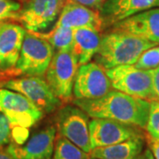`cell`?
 Returning a JSON list of instances; mask_svg holds the SVG:
<instances>
[{
    "label": "cell",
    "instance_id": "1",
    "mask_svg": "<svg viewBox=\"0 0 159 159\" xmlns=\"http://www.w3.org/2000/svg\"><path fill=\"white\" fill-rule=\"evenodd\" d=\"M74 103L93 119H111L142 129L146 128L150 109V101L118 90L97 99H75Z\"/></svg>",
    "mask_w": 159,
    "mask_h": 159
},
{
    "label": "cell",
    "instance_id": "2",
    "mask_svg": "<svg viewBox=\"0 0 159 159\" xmlns=\"http://www.w3.org/2000/svg\"><path fill=\"white\" fill-rule=\"evenodd\" d=\"M156 45L131 34L111 31L101 37L99 49L94 59L95 63L104 70L134 65L144 51Z\"/></svg>",
    "mask_w": 159,
    "mask_h": 159
},
{
    "label": "cell",
    "instance_id": "3",
    "mask_svg": "<svg viewBox=\"0 0 159 159\" xmlns=\"http://www.w3.org/2000/svg\"><path fill=\"white\" fill-rule=\"evenodd\" d=\"M111 88L129 96L157 101L152 82V70H142L134 65L119 66L105 70Z\"/></svg>",
    "mask_w": 159,
    "mask_h": 159
},
{
    "label": "cell",
    "instance_id": "4",
    "mask_svg": "<svg viewBox=\"0 0 159 159\" xmlns=\"http://www.w3.org/2000/svg\"><path fill=\"white\" fill-rule=\"evenodd\" d=\"M54 55L51 45L27 31L13 74L43 77Z\"/></svg>",
    "mask_w": 159,
    "mask_h": 159
},
{
    "label": "cell",
    "instance_id": "5",
    "mask_svg": "<svg viewBox=\"0 0 159 159\" xmlns=\"http://www.w3.org/2000/svg\"><path fill=\"white\" fill-rule=\"evenodd\" d=\"M78 64L72 51L54 53L45 73V80L55 96L63 102H68L73 97L74 79Z\"/></svg>",
    "mask_w": 159,
    "mask_h": 159
},
{
    "label": "cell",
    "instance_id": "6",
    "mask_svg": "<svg viewBox=\"0 0 159 159\" xmlns=\"http://www.w3.org/2000/svg\"><path fill=\"white\" fill-rule=\"evenodd\" d=\"M0 111L12 128L28 130L43 118V112L22 94L7 89H0Z\"/></svg>",
    "mask_w": 159,
    "mask_h": 159
},
{
    "label": "cell",
    "instance_id": "7",
    "mask_svg": "<svg viewBox=\"0 0 159 159\" xmlns=\"http://www.w3.org/2000/svg\"><path fill=\"white\" fill-rule=\"evenodd\" d=\"M57 125L59 135L66 138L86 153H90L89 120L85 111L76 105L65 106L57 113Z\"/></svg>",
    "mask_w": 159,
    "mask_h": 159
},
{
    "label": "cell",
    "instance_id": "8",
    "mask_svg": "<svg viewBox=\"0 0 159 159\" xmlns=\"http://www.w3.org/2000/svg\"><path fill=\"white\" fill-rule=\"evenodd\" d=\"M5 89L22 94L43 113H51L62 104L46 80L40 76H26L10 80L5 84Z\"/></svg>",
    "mask_w": 159,
    "mask_h": 159
},
{
    "label": "cell",
    "instance_id": "9",
    "mask_svg": "<svg viewBox=\"0 0 159 159\" xmlns=\"http://www.w3.org/2000/svg\"><path fill=\"white\" fill-rule=\"evenodd\" d=\"M111 89V80L105 70L97 63H87L77 69L73 89L75 99H97L106 95Z\"/></svg>",
    "mask_w": 159,
    "mask_h": 159
},
{
    "label": "cell",
    "instance_id": "10",
    "mask_svg": "<svg viewBox=\"0 0 159 159\" xmlns=\"http://www.w3.org/2000/svg\"><path fill=\"white\" fill-rule=\"evenodd\" d=\"M21 6L18 20L29 32L45 30L56 20L66 0H26Z\"/></svg>",
    "mask_w": 159,
    "mask_h": 159
},
{
    "label": "cell",
    "instance_id": "11",
    "mask_svg": "<svg viewBox=\"0 0 159 159\" xmlns=\"http://www.w3.org/2000/svg\"><path fill=\"white\" fill-rule=\"evenodd\" d=\"M142 136L139 127L107 119H93L89 121L91 148H100Z\"/></svg>",
    "mask_w": 159,
    "mask_h": 159
},
{
    "label": "cell",
    "instance_id": "12",
    "mask_svg": "<svg viewBox=\"0 0 159 159\" xmlns=\"http://www.w3.org/2000/svg\"><path fill=\"white\" fill-rule=\"evenodd\" d=\"M26 32L20 24L0 21V73L13 74Z\"/></svg>",
    "mask_w": 159,
    "mask_h": 159
},
{
    "label": "cell",
    "instance_id": "13",
    "mask_svg": "<svg viewBox=\"0 0 159 159\" xmlns=\"http://www.w3.org/2000/svg\"><path fill=\"white\" fill-rule=\"evenodd\" d=\"M111 27V31L131 34L159 45V7L139 12Z\"/></svg>",
    "mask_w": 159,
    "mask_h": 159
},
{
    "label": "cell",
    "instance_id": "14",
    "mask_svg": "<svg viewBox=\"0 0 159 159\" xmlns=\"http://www.w3.org/2000/svg\"><path fill=\"white\" fill-rule=\"evenodd\" d=\"M56 127L51 125L35 133L24 146L10 143L9 153L15 159H52Z\"/></svg>",
    "mask_w": 159,
    "mask_h": 159
},
{
    "label": "cell",
    "instance_id": "15",
    "mask_svg": "<svg viewBox=\"0 0 159 159\" xmlns=\"http://www.w3.org/2000/svg\"><path fill=\"white\" fill-rule=\"evenodd\" d=\"M158 7L159 0H105L99 12L103 25L112 26L139 12Z\"/></svg>",
    "mask_w": 159,
    "mask_h": 159
},
{
    "label": "cell",
    "instance_id": "16",
    "mask_svg": "<svg viewBox=\"0 0 159 159\" xmlns=\"http://www.w3.org/2000/svg\"><path fill=\"white\" fill-rule=\"evenodd\" d=\"M55 25L72 29L89 28L100 32L103 21L99 11L76 3L66 2Z\"/></svg>",
    "mask_w": 159,
    "mask_h": 159
},
{
    "label": "cell",
    "instance_id": "17",
    "mask_svg": "<svg viewBox=\"0 0 159 159\" xmlns=\"http://www.w3.org/2000/svg\"><path fill=\"white\" fill-rule=\"evenodd\" d=\"M99 31L89 28L74 29V41L71 51L78 66L89 63L99 49L101 36Z\"/></svg>",
    "mask_w": 159,
    "mask_h": 159
},
{
    "label": "cell",
    "instance_id": "18",
    "mask_svg": "<svg viewBox=\"0 0 159 159\" xmlns=\"http://www.w3.org/2000/svg\"><path fill=\"white\" fill-rule=\"evenodd\" d=\"M143 147V136L135 137L113 145L93 148L89 157L95 159H134L142 154Z\"/></svg>",
    "mask_w": 159,
    "mask_h": 159
},
{
    "label": "cell",
    "instance_id": "19",
    "mask_svg": "<svg viewBox=\"0 0 159 159\" xmlns=\"http://www.w3.org/2000/svg\"><path fill=\"white\" fill-rule=\"evenodd\" d=\"M42 39L48 42L54 51H70L72 49L74 41V29L57 26L52 29L51 31L45 32H32Z\"/></svg>",
    "mask_w": 159,
    "mask_h": 159
},
{
    "label": "cell",
    "instance_id": "20",
    "mask_svg": "<svg viewBox=\"0 0 159 159\" xmlns=\"http://www.w3.org/2000/svg\"><path fill=\"white\" fill-rule=\"evenodd\" d=\"M89 154L86 153L65 137H57L54 146L52 159H89Z\"/></svg>",
    "mask_w": 159,
    "mask_h": 159
},
{
    "label": "cell",
    "instance_id": "21",
    "mask_svg": "<svg viewBox=\"0 0 159 159\" xmlns=\"http://www.w3.org/2000/svg\"><path fill=\"white\" fill-rule=\"evenodd\" d=\"M142 70H153L159 66V45H156L144 51L134 65Z\"/></svg>",
    "mask_w": 159,
    "mask_h": 159
},
{
    "label": "cell",
    "instance_id": "22",
    "mask_svg": "<svg viewBox=\"0 0 159 159\" xmlns=\"http://www.w3.org/2000/svg\"><path fill=\"white\" fill-rule=\"evenodd\" d=\"M146 131L148 137L159 142V101H151Z\"/></svg>",
    "mask_w": 159,
    "mask_h": 159
},
{
    "label": "cell",
    "instance_id": "23",
    "mask_svg": "<svg viewBox=\"0 0 159 159\" xmlns=\"http://www.w3.org/2000/svg\"><path fill=\"white\" fill-rule=\"evenodd\" d=\"M21 6L18 0H0V21L18 20Z\"/></svg>",
    "mask_w": 159,
    "mask_h": 159
},
{
    "label": "cell",
    "instance_id": "24",
    "mask_svg": "<svg viewBox=\"0 0 159 159\" xmlns=\"http://www.w3.org/2000/svg\"><path fill=\"white\" fill-rule=\"evenodd\" d=\"M12 127L5 114L0 111V147H4L12 139Z\"/></svg>",
    "mask_w": 159,
    "mask_h": 159
},
{
    "label": "cell",
    "instance_id": "25",
    "mask_svg": "<svg viewBox=\"0 0 159 159\" xmlns=\"http://www.w3.org/2000/svg\"><path fill=\"white\" fill-rule=\"evenodd\" d=\"M105 0H66V2H72V3H76L81 6H87L92 9H95L99 11L101 9V6L103 4Z\"/></svg>",
    "mask_w": 159,
    "mask_h": 159
},
{
    "label": "cell",
    "instance_id": "26",
    "mask_svg": "<svg viewBox=\"0 0 159 159\" xmlns=\"http://www.w3.org/2000/svg\"><path fill=\"white\" fill-rule=\"evenodd\" d=\"M152 82L157 101H159V66L152 70Z\"/></svg>",
    "mask_w": 159,
    "mask_h": 159
},
{
    "label": "cell",
    "instance_id": "27",
    "mask_svg": "<svg viewBox=\"0 0 159 159\" xmlns=\"http://www.w3.org/2000/svg\"><path fill=\"white\" fill-rule=\"evenodd\" d=\"M148 148L151 150L155 159H159V142L148 137Z\"/></svg>",
    "mask_w": 159,
    "mask_h": 159
},
{
    "label": "cell",
    "instance_id": "28",
    "mask_svg": "<svg viewBox=\"0 0 159 159\" xmlns=\"http://www.w3.org/2000/svg\"><path fill=\"white\" fill-rule=\"evenodd\" d=\"M0 159H15L11 154L9 153V151L7 150V148H4L3 147H0Z\"/></svg>",
    "mask_w": 159,
    "mask_h": 159
},
{
    "label": "cell",
    "instance_id": "29",
    "mask_svg": "<svg viewBox=\"0 0 159 159\" xmlns=\"http://www.w3.org/2000/svg\"><path fill=\"white\" fill-rule=\"evenodd\" d=\"M139 159H155V157H154L151 150L149 148H147L144 151H142V154L139 157Z\"/></svg>",
    "mask_w": 159,
    "mask_h": 159
},
{
    "label": "cell",
    "instance_id": "30",
    "mask_svg": "<svg viewBox=\"0 0 159 159\" xmlns=\"http://www.w3.org/2000/svg\"><path fill=\"white\" fill-rule=\"evenodd\" d=\"M139 157H140V156H139ZM139 157H135V158H134V159H139ZM89 159H95V158H89Z\"/></svg>",
    "mask_w": 159,
    "mask_h": 159
},
{
    "label": "cell",
    "instance_id": "31",
    "mask_svg": "<svg viewBox=\"0 0 159 159\" xmlns=\"http://www.w3.org/2000/svg\"><path fill=\"white\" fill-rule=\"evenodd\" d=\"M18 1H20V2H24V1H26V0H18Z\"/></svg>",
    "mask_w": 159,
    "mask_h": 159
}]
</instances>
